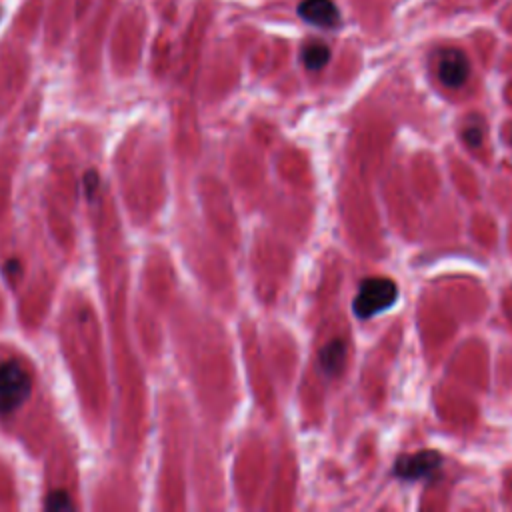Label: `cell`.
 I'll return each instance as SVG.
<instances>
[{"mask_svg":"<svg viewBox=\"0 0 512 512\" xmlns=\"http://www.w3.org/2000/svg\"><path fill=\"white\" fill-rule=\"evenodd\" d=\"M398 298V286L390 278H366L358 286V294L352 302L354 314L360 320L390 308Z\"/></svg>","mask_w":512,"mask_h":512,"instance_id":"1","label":"cell"},{"mask_svg":"<svg viewBox=\"0 0 512 512\" xmlns=\"http://www.w3.org/2000/svg\"><path fill=\"white\" fill-rule=\"evenodd\" d=\"M464 138L470 146H478L482 142V128L478 126H468L466 132H464Z\"/></svg>","mask_w":512,"mask_h":512,"instance_id":"9","label":"cell"},{"mask_svg":"<svg viewBox=\"0 0 512 512\" xmlns=\"http://www.w3.org/2000/svg\"><path fill=\"white\" fill-rule=\"evenodd\" d=\"M302 60L308 70H320L330 60V48L324 42H308L302 50Z\"/></svg>","mask_w":512,"mask_h":512,"instance_id":"7","label":"cell"},{"mask_svg":"<svg viewBox=\"0 0 512 512\" xmlns=\"http://www.w3.org/2000/svg\"><path fill=\"white\" fill-rule=\"evenodd\" d=\"M32 390L30 374L16 362L6 360L0 364V412L6 414L20 406Z\"/></svg>","mask_w":512,"mask_h":512,"instance_id":"2","label":"cell"},{"mask_svg":"<svg viewBox=\"0 0 512 512\" xmlns=\"http://www.w3.org/2000/svg\"><path fill=\"white\" fill-rule=\"evenodd\" d=\"M436 72L438 78L444 86L448 88H458L466 82L468 74H470V62L466 58V54L458 48H444L438 54L436 60Z\"/></svg>","mask_w":512,"mask_h":512,"instance_id":"3","label":"cell"},{"mask_svg":"<svg viewBox=\"0 0 512 512\" xmlns=\"http://www.w3.org/2000/svg\"><path fill=\"white\" fill-rule=\"evenodd\" d=\"M44 506H46L48 510H70V508H72V502H70V498H68L66 492L56 490V492L48 494Z\"/></svg>","mask_w":512,"mask_h":512,"instance_id":"8","label":"cell"},{"mask_svg":"<svg viewBox=\"0 0 512 512\" xmlns=\"http://www.w3.org/2000/svg\"><path fill=\"white\" fill-rule=\"evenodd\" d=\"M442 458L434 450H420L410 456H402L396 462V476L406 478V480H418V478H428L438 470Z\"/></svg>","mask_w":512,"mask_h":512,"instance_id":"4","label":"cell"},{"mask_svg":"<svg viewBox=\"0 0 512 512\" xmlns=\"http://www.w3.org/2000/svg\"><path fill=\"white\" fill-rule=\"evenodd\" d=\"M346 362V346L342 340H330L326 346L320 350V366L326 374L336 376Z\"/></svg>","mask_w":512,"mask_h":512,"instance_id":"6","label":"cell"},{"mask_svg":"<svg viewBox=\"0 0 512 512\" xmlns=\"http://www.w3.org/2000/svg\"><path fill=\"white\" fill-rule=\"evenodd\" d=\"M298 12L306 22L320 28H334L340 22V12L332 0H302Z\"/></svg>","mask_w":512,"mask_h":512,"instance_id":"5","label":"cell"}]
</instances>
